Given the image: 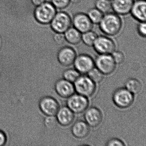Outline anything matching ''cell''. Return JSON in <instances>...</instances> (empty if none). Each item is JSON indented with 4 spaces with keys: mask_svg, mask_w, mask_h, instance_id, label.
<instances>
[{
    "mask_svg": "<svg viewBox=\"0 0 146 146\" xmlns=\"http://www.w3.org/2000/svg\"><path fill=\"white\" fill-rule=\"evenodd\" d=\"M101 31L107 36H115L121 31L123 22L119 15L115 13L104 14L99 24Z\"/></svg>",
    "mask_w": 146,
    "mask_h": 146,
    "instance_id": "obj_1",
    "label": "cell"
},
{
    "mask_svg": "<svg viewBox=\"0 0 146 146\" xmlns=\"http://www.w3.org/2000/svg\"><path fill=\"white\" fill-rule=\"evenodd\" d=\"M57 10L49 1H46L35 8L36 19L40 23L49 24L56 14Z\"/></svg>",
    "mask_w": 146,
    "mask_h": 146,
    "instance_id": "obj_2",
    "label": "cell"
},
{
    "mask_svg": "<svg viewBox=\"0 0 146 146\" xmlns=\"http://www.w3.org/2000/svg\"><path fill=\"white\" fill-rule=\"evenodd\" d=\"M72 24V19L69 13L63 11L57 12L50 23V27L55 33L64 34Z\"/></svg>",
    "mask_w": 146,
    "mask_h": 146,
    "instance_id": "obj_3",
    "label": "cell"
},
{
    "mask_svg": "<svg viewBox=\"0 0 146 146\" xmlns=\"http://www.w3.org/2000/svg\"><path fill=\"white\" fill-rule=\"evenodd\" d=\"M75 91L86 97L92 96L96 90V85L88 76H80L74 82Z\"/></svg>",
    "mask_w": 146,
    "mask_h": 146,
    "instance_id": "obj_4",
    "label": "cell"
},
{
    "mask_svg": "<svg viewBox=\"0 0 146 146\" xmlns=\"http://www.w3.org/2000/svg\"><path fill=\"white\" fill-rule=\"evenodd\" d=\"M112 100L116 106L123 109L132 105L134 100V95L125 88H119L113 93Z\"/></svg>",
    "mask_w": 146,
    "mask_h": 146,
    "instance_id": "obj_5",
    "label": "cell"
},
{
    "mask_svg": "<svg viewBox=\"0 0 146 146\" xmlns=\"http://www.w3.org/2000/svg\"><path fill=\"white\" fill-rule=\"evenodd\" d=\"M93 46L99 54H111L116 47L114 41L106 35L98 36Z\"/></svg>",
    "mask_w": 146,
    "mask_h": 146,
    "instance_id": "obj_6",
    "label": "cell"
},
{
    "mask_svg": "<svg viewBox=\"0 0 146 146\" xmlns=\"http://www.w3.org/2000/svg\"><path fill=\"white\" fill-rule=\"evenodd\" d=\"M38 106L41 112L46 116H55L60 108L58 101L48 95L42 96L40 99Z\"/></svg>",
    "mask_w": 146,
    "mask_h": 146,
    "instance_id": "obj_7",
    "label": "cell"
},
{
    "mask_svg": "<svg viewBox=\"0 0 146 146\" xmlns=\"http://www.w3.org/2000/svg\"><path fill=\"white\" fill-rule=\"evenodd\" d=\"M87 97L79 94H73L68 98L66 105L74 113H80L86 111L88 107Z\"/></svg>",
    "mask_w": 146,
    "mask_h": 146,
    "instance_id": "obj_8",
    "label": "cell"
},
{
    "mask_svg": "<svg viewBox=\"0 0 146 146\" xmlns=\"http://www.w3.org/2000/svg\"><path fill=\"white\" fill-rule=\"evenodd\" d=\"M116 63L111 54H100L95 61V65L103 75L111 74L116 69Z\"/></svg>",
    "mask_w": 146,
    "mask_h": 146,
    "instance_id": "obj_9",
    "label": "cell"
},
{
    "mask_svg": "<svg viewBox=\"0 0 146 146\" xmlns=\"http://www.w3.org/2000/svg\"><path fill=\"white\" fill-rule=\"evenodd\" d=\"M73 27L82 34L92 30L93 24L86 13H77L73 16L72 19Z\"/></svg>",
    "mask_w": 146,
    "mask_h": 146,
    "instance_id": "obj_10",
    "label": "cell"
},
{
    "mask_svg": "<svg viewBox=\"0 0 146 146\" xmlns=\"http://www.w3.org/2000/svg\"><path fill=\"white\" fill-rule=\"evenodd\" d=\"M75 69L80 73L86 74L94 67L95 61L93 58L87 54H81L76 57L74 61Z\"/></svg>",
    "mask_w": 146,
    "mask_h": 146,
    "instance_id": "obj_11",
    "label": "cell"
},
{
    "mask_svg": "<svg viewBox=\"0 0 146 146\" xmlns=\"http://www.w3.org/2000/svg\"><path fill=\"white\" fill-rule=\"evenodd\" d=\"M77 54L73 48L69 46L61 47L57 53V59L59 63L64 66H68L73 64Z\"/></svg>",
    "mask_w": 146,
    "mask_h": 146,
    "instance_id": "obj_12",
    "label": "cell"
},
{
    "mask_svg": "<svg viewBox=\"0 0 146 146\" xmlns=\"http://www.w3.org/2000/svg\"><path fill=\"white\" fill-rule=\"evenodd\" d=\"M54 90L58 95L64 98H68L75 93L74 85L64 79L57 80L54 85Z\"/></svg>",
    "mask_w": 146,
    "mask_h": 146,
    "instance_id": "obj_13",
    "label": "cell"
},
{
    "mask_svg": "<svg viewBox=\"0 0 146 146\" xmlns=\"http://www.w3.org/2000/svg\"><path fill=\"white\" fill-rule=\"evenodd\" d=\"M85 122L90 126L96 127L99 126L102 122V112L99 108L92 107L86 110L84 114Z\"/></svg>",
    "mask_w": 146,
    "mask_h": 146,
    "instance_id": "obj_14",
    "label": "cell"
},
{
    "mask_svg": "<svg viewBox=\"0 0 146 146\" xmlns=\"http://www.w3.org/2000/svg\"><path fill=\"white\" fill-rule=\"evenodd\" d=\"M146 2L145 0L134 1L130 13L132 17L138 22H146Z\"/></svg>",
    "mask_w": 146,
    "mask_h": 146,
    "instance_id": "obj_15",
    "label": "cell"
},
{
    "mask_svg": "<svg viewBox=\"0 0 146 146\" xmlns=\"http://www.w3.org/2000/svg\"><path fill=\"white\" fill-rule=\"evenodd\" d=\"M134 0H112V10L119 16H125L130 12Z\"/></svg>",
    "mask_w": 146,
    "mask_h": 146,
    "instance_id": "obj_16",
    "label": "cell"
},
{
    "mask_svg": "<svg viewBox=\"0 0 146 146\" xmlns=\"http://www.w3.org/2000/svg\"><path fill=\"white\" fill-rule=\"evenodd\" d=\"M56 115L58 123L64 126L70 125L75 118L74 113L67 106L59 108Z\"/></svg>",
    "mask_w": 146,
    "mask_h": 146,
    "instance_id": "obj_17",
    "label": "cell"
},
{
    "mask_svg": "<svg viewBox=\"0 0 146 146\" xmlns=\"http://www.w3.org/2000/svg\"><path fill=\"white\" fill-rule=\"evenodd\" d=\"M71 132L75 137L78 139H83L89 134L90 126L85 121L78 120L72 126Z\"/></svg>",
    "mask_w": 146,
    "mask_h": 146,
    "instance_id": "obj_18",
    "label": "cell"
},
{
    "mask_svg": "<svg viewBox=\"0 0 146 146\" xmlns=\"http://www.w3.org/2000/svg\"><path fill=\"white\" fill-rule=\"evenodd\" d=\"M64 35L66 41L71 45H78L82 41V33L74 27L69 28Z\"/></svg>",
    "mask_w": 146,
    "mask_h": 146,
    "instance_id": "obj_19",
    "label": "cell"
},
{
    "mask_svg": "<svg viewBox=\"0 0 146 146\" xmlns=\"http://www.w3.org/2000/svg\"><path fill=\"white\" fill-rule=\"evenodd\" d=\"M125 88L133 94H137L141 90V84L137 79L130 78L125 82Z\"/></svg>",
    "mask_w": 146,
    "mask_h": 146,
    "instance_id": "obj_20",
    "label": "cell"
},
{
    "mask_svg": "<svg viewBox=\"0 0 146 146\" xmlns=\"http://www.w3.org/2000/svg\"><path fill=\"white\" fill-rule=\"evenodd\" d=\"M87 14L92 23L96 25L99 24L104 15L96 7L89 10Z\"/></svg>",
    "mask_w": 146,
    "mask_h": 146,
    "instance_id": "obj_21",
    "label": "cell"
},
{
    "mask_svg": "<svg viewBox=\"0 0 146 146\" xmlns=\"http://www.w3.org/2000/svg\"><path fill=\"white\" fill-rule=\"evenodd\" d=\"M97 36L98 35L95 32L89 31L82 34V41L88 46H93Z\"/></svg>",
    "mask_w": 146,
    "mask_h": 146,
    "instance_id": "obj_22",
    "label": "cell"
},
{
    "mask_svg": "<svg viewBox=\"0 0 146 146\" xmlns=\"http://www.w3.org/2000/svg\"><path fill=\"white\" fill-rule=\"evenodd\" d=\"M95 5L96 8L104 14L112 10L111 1L110 0H96Z\"/></svg>",
    "mask_w": 146,
    "mask_h": 146,
    "instance_id": "obj_23",
    "label": "cell"
},
{
    "mask_svg": "<svg viewBox=\"0 0 146 146\" xmlns=\"http://www.w3.org/2000/svg\"><path fill=\"white\" fill-rule=\"evenodd\" d=\"M63 76L65 80L74 83L80 76V73L76 69H68L64 72Z\"/></svg>",
    "mask_w": 146,
    "mask_h": 146,
    "instance_id": "obj_24",
    "label": "cell"
},
{
    "mask_svg": "<svg viewBox=\"0 0 146 146\" xmlns=\"http://www.w3.org/2000/svg\"><path fill=\"white\" fill-rule=\"evenodd\" d=\"M88 77L95 83H99L103 80V74L97 68H93L88 72Z\"/></svg>",
    "mask_w": 146,
    "mask_h": 146,
    "instance_id": "obj_25",
    "label": "cell"
},
{
    "mask_svg": "<svg viewBox=\"0 0 146 146\" xmlns=\"http://www.w3.org/2000/svg\"><path fill=\"white\" fill-rule=\"evenodd\" d=\"M44 127L48 129H53L56 128L58 122L55 116H46L43 120Z\"/></svg>",
    "mask_w": 146,
    "mask_h": 146,
    "instance_id": "obj_26",
    "label": "cell"
},
{
    "mask_svg": "<svg viewBox=\"0 0 146 146\" xmlns=\"http://www.w3.org/2000/svg\"><path fill=\"white\" fill-rule=\"evenodd\" d=\"M50 2L57 10H59L66 9L70 3V0H50Z\"/></svg>",
    "mask_w": 146,
    "mask_h": 146,
    "instance_id": "obj_27",
    "label": "cell"
},
{
    "mask_svg": "<svg viewBox=\"0 0 146 146\" xmlns=\"http://www.w3.org/2000/svg\"><path fill=\"white\" fill-rule=\"evenodd\" d=\"M112 57L116 64H122L125 60V56L123 53L120 51H114L112 53Z\"/></svg>",
    "mask_w": 146,
    "mask_h": 146,
    "instance_id": "obj_28",
    "label": "cell"
},
{
    "mask_svg": "<svg viewBox=\"0 0 146 146\" xmlns=\"http://www.w3.org/2000/svg\"><path fill=\"white\" fill-rule=\"evenodd\" d=\"M53 40L56 45L60 46L63 45L66 41L64 34L59 33H54L53 35Z\"/></svg>",
    "mask_w": 146,
    "mask_h": 146,
    "instance_id": "obj_29",
    "label": "cell"
},
{
    "mask_svg": "<svg viewBox=\"0 0 146 146\" xmlns=\"http://www.w3.org/2000/svg\"><path fill=\"white\" fill-rule=\"evenodd\" d=\"M137 31L140 36L145 38L146 35V22H139L137 27Z\"/></svg>",
    "mask_w": 146,
    "mask_h": 146,
    "instance_id": "obj_30",
    "label": "cell"
},
{
    "mask_svg": "<svg viewBox=\"0 0 146 146\" xmlns=\"http://www.w3.org/2000/svg\"><path fill=\"white\" fill-rule=\"evenodd\" d=\"M106 145L108 146H125V144L122 140L118 138H113L108 141Z\"/></svg>",
    "mask_w": 146,
    "mask_h": 146,
    "instance_id": "obj_31",
    "label": "cell"
},
{
    "mask_svg": "<svg viewBox=\"0 0 146 146\" xmlns=\"http://www.w3.org/2000/svg\"><path fill=\"white\" fill-rule=\"evenodd\" d=\"M7 140V136L5 132L0 129V146L6 145Z\"/></svg>",
    "mask_w": 146,
    "mask_h": 146,
    "instance_id": "obj_32",
    "label": "cell"
},
{
    "mask_svg": "<svg viewBox=\"0 0 146 146\" xmlns=\"http://www.w3.org/2000/svg\"><path fill=\"white\" fill-rule=\"evenodd\" d=\"M32 4L36 7L41 5L46 1H49L50 0H31Z\"/></svg>",
    "mask_w": 146,
    "mask_h": 146,
    "instance_id": "obj_33",
    "label": "cell"
},
{
    "mask_svg": "<svg viewBox=\"0 0 146 146\" xmlns=\"http://www.w3.org/2000/svg\"><path fill=\"white\" fill-rule=\"evenodd\" d=\"M70 3L74 4H77L80 3L82 0H70Z\"/></svg>",
    "mask_w": 146,
    "mask_h": 146,
    "instance_id": "obj_34",
    "label": "cell"
},
{
    "mask_svg": "<svg viewBox=\"0 0 146 146\" xmlns=\"http://www.w3.org/2000/svg\"><path fill=\"white\" fill-rule=\"evenodd\" d=\"M110 1H111L112 0H110Z\"/></svg>",
    "mask_w": 146,
    "mask_h": 146,
    "instance_id": "obj_35",
    "label": "cell"
}]
</instances>
